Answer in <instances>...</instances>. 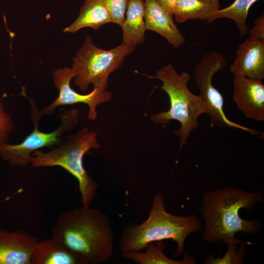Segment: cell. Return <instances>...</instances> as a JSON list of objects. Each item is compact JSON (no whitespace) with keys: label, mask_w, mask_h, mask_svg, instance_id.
Wrapping results in <instances>:
<instances>
[{"label":"cell","mask_w":264,"mask_h":264,"mask_svg":"<svg viewBox=\"0 0 264 264\" xmlns=\"http://www.w3.org/2000/svg\"><path fill=\"white\" fill-rule=\"evenodd\" d=\"M264 199L261 191L249 192L232 187L204 193L200 209L204 220L203 240L209 243H240L243 241L235 237L237 233L254 235L259 232L260 222L256 219L244 220L239 211L242 208L253 209Z\"/></svg>","instance_id":"6da1fadb"},{"label":"cell","mask_w":264,"mask_h":264,"mask_svg":"<svg viewBox=\"0 0 264 264\" xmlns=\"http://www.w3.org/2000/svg\"><path fill=\"white\" fill-rule=\"evenodd\" d=\"M233 99L245 117L264 120V85L262 79L233 74Z\"/></svg>","instance_id":"30bf717a"},{"label":"cell","mask_w":264,"mask_h":264,"mask_svg":"<svg viewBox=\"0 0 264 264\" xmlns=\"http://www.w3.org/2000/svg\"><path fill=\"white\" fill-rule=\"evenodd\" d=\"M100 148L97 133L84 128L66 136L59 145L50 151L34 152L29 164L33 167L59 166L66 170L78 181L83 206L88 207L97 196L98 184L85 170L83 160L90 150Z\"/></svg>","instance_id":"5b68a950"},{"label":"cell","mask_w":264,"mask_h":264,"mask_svg":"<svg viewBox=\"0 0 264 264\" xmlns=\"http://www.w3.org/2000/svg\"><path fill=\"white\" fill-rule=\"evenodd\" d=\"M257 0H235L229 6L220 9L207 23H211L220 18L232 20L236 23L240 35L242 37L245 36L249 30L247 24L249 10Z\"/></svg>","instance_id":"d6986e66"},{"label":"cell","mask_w":264,"mask_h":264,"mask_svg":"<svg viewBox=\"0 0 264 264\" xmlns=\"http://www.w3.org/2000/svg\"><path fill=\"white\" fill-rule=\"evenodd\" d=\"M38 239L22 230L0 229V264H31Z\"/></svg>","instance_id":"8fae6325"},{"label":"cell","mask_w":264,"mask_h":264,"mask_svg":"<svg viewBox=\"0 0 264 264\" xmlns=\"http://www.w3.org/2000/svg\"><path fill=\"white\" fill-rule=\"evenodd\" d=\"M52 74L53 82L59 90V94L49 105L41 110L38 109L37 114L39 119L43 116L53 114L60 106L84 103L88 107V119L94 120L97 116V107L111 99L112 93L106 89L94 88L90 92L86 94L75 91L71 88L70 84L71 79L74 77L71 67L56 69Z\"/></svg>","instance_id":"9c48e42d"},{"label":"cell","mask_w":264,"mask_h":264,"mask_svg":"<svg viewBox=\"0 0 264 264\" xmlns=\"http://www.w3.org/2000/svg\"><path fill=\"white\" fill-rule=\"evenodd\" d=\"M251 242H242L241 243H229L227 244V250L221 258H215L211 254L206 258L205 264H242L246 254L247 244Z\"/></svg>","instance_id":"ffe728a7"},{"label":"cell","mask_w":264,"mask_h":264,"mask_svg":"<svg viewBox=\"0 0 264 264\" xmlns=\"http://www.w3.org/2000/svg\"><path fill=\"white\" fill-rule=\"evenodd\" d=\"M135 48L122 44L110 50H104L96 46L90 36H87L73 58L71 68L74 84L82 91H86L90 84L94 88L106 89L110 74L120 68L125 58Z\"/></svg>","instance_id":"8992f818"},{"label":"cell","mask_w":264,"mask_h":264,"mask_svg":"<svg viewBox=\"0 0 264 264\" xmlns=\"http://www.w3.org/2000/svg\"><path fill=\"white\" fill-rule=\"evenodd\" d=\"M249 37L264 40V15L258 17L254 22L253 27L248 31Z\"/></svg>","instance_id":"603a6c76"},{"label":"cell","mask_w":264,"mask_h":264,"mask_svg":"<svg viewBox=\"0 0 264 264\" xmlns=\"http://www.w3.org/2000/svg\"><path fill=\"white\" fill-rule=\"evenodd\" d=\"M31 264H81L78 259L56 237L36 244Z\"/></svg>","instance_id":"9a60e30c"},{"label":"cell","mask_w":264,"mask_h":264,"mask_svg":"<svg viewBox=\"0 0 264 264\" xmlns=\"http://www.w3.org/2000/svg\"><path fill=\"white\" fill-rule=\"evenodd\" d=\"M227 61L222 54L215 51L206 53L196 65L194 77L199 91V95L209 106L210 126L229 127L240 129L252 134L259 132L230 120L223 110L224 100L222 94L212 83L213 76L224 70Z\"/></svg>","instance_id":"ba28073f"},{"label":"cell","mask_w":264,"mask_h":264,"mask_svg":"<svg viewBox=\"0 0 264 264\" xmlns=\"http://www.w3.org/2000/svg\"><path fill=\"white\" fill-rule=\"evenodd\" d=\"M144 6L146 30L159 34L175 47H179L185 43V39L175 24L173 16L157 0H145Z\"/></svg>","instance_id":"4fadbf2b"},{"label":"cell","mask_w":264,"mask_h":264,"mask_svg":"<svg viewBox=\"0 0 264 264\" xmlns=\"http://www.w3.org/2000/svg\"><path fill=\"white\" fill-rule=\"evenodd\" d=\"M109 22L112 20L104 0H86L76 19L64 29V32L75 33L85 27L98 30Z\"/></svg>","instance_id":"5bb4252c"},{"label":"cell","mask_w":264,"mask_h":264,"mask_svg":"<svg viewBox=\"0 0 264 264\" xmlns=\"http://www.w3.org/2000/svg\"><path fill=\"white\" fill-rule=\"evenodd\" d=\"M58 238L81 264L108 261L113 251V233L101 211L83 206L62 213L52 228Z\"/></svg>","instance_id":"7a4b0ae2"},{"label":"cell","mask_w":264,"mask_h":264,"mask_svg":"<svg viewBox=\"0 0 264 264\" xmlns=\"http://www.w3.org/2000/svg\"><path fill=\"white\" fill-rule=\"evenodd\" d=\"M111 16L112 22L121 26L125 20L126 12L130 0H104Z\"/></svg>","instance_id":"7402d4cb"},{"label":"cell","mask_w":264,"mask_h":264,"mask_svg":"<svg viewBox=\"0 0 264 264\" xmlns=\"http://www.w3.org/2000/svg\"><path fill=\"white\" fill-rule=\"evenodd\" d=\"M158 3L171 15H174V9L177 0H157Z\"/></svg>","instance_id":"cb8c5ba5"},{"label":"cell","mask_w":264,"mask_h":264,"mask_svg":"<svg viewBox=\"0 0 264 264\" xmlns=\"http://www.w3.org/2000/svg\"><path fill=\"white\" fill-rule=\"evenodd\" d=\"M165 244L162 241L149 243L144 252L130 251L122 252L126 259L132 260L139 264H194L195 257L186 254L183 259L175 260L167 257L163 253Z\"/></svg>","instance_id":"ac0fdd59"},{"label":"cell","mask_w":264,"mask_h":264,"mask_svg":"<svg viewBox=\"0 0 264 264\" xmlns=\"http://www.w3.org/2000/svg\"><path fill=\"white\" fill-rule=\"evenodd\" d=\"M231 73L251 78H264V40L246 39L238 47Z\"/></svg>","instance_id":"7c38bea8"},{"label":"cell","mask_w":264,"mask_h":264,"mask_svg":"<svg viewBox=\"0 0 264 264\" xmlns=\"http://www.w3.org/2000/svg\"><path fill=\"white\" fill-rule=\"evenodd\" d=\"M144 0H130L121 26L122 44L135 47L144 42Z\"/></svg>","instance_id":"2e32d148"},{"label":"cell","mask_w":264,"mask_h":264,"mask_svg":"<svg viewBox=\"0 0 264 264\" xmlns=\"http://www.w3.org/2000/svg\"><path fill=\"white\" fill-rule=\"evenodd\" d=\"M2 98L0 99V149L8 143L11 132L15 129V124L9 113L4 110Z\"/></svg>","instance_id":"44dd1931"},{"label":"cell","mask_w":264,"mask_h":264,"mask_svg":"<svg viewBox=\"0 0 264 264\" xmlns=\"http://www.w3.org/2000/svg\"><path fill=\"white\" fill-rule=\"evenodd\" d=\"M201 222L195 214L185 216L170 214L165 209L164 197L161 193L154 198L148 218L140 224L127 227L119 242L122 252L140 251L151 242L171 239L177 243L175 257L184 253L187 237L200 231Z\"/></svg>","instance_id":"3957f363"},{"label":"cell","mask_w":264,"mask_h":264,"mask_svg":"<svg viewBox=\"0 0 264 264\" xmlns=\"http://www.w3.org/2000/svg\"><path fill=\"white\" fill-rule=\"evenodd\" d=\"M31 110L30 119L34 129L23 140L17 144H6L0 149V156L5 161L14 166H26L29 164L32 153L44 147L54 148L65 139V134L78 124L79 111L77 109H60L59 127L51 132L39 130V119L37 115L38 108L33 101L30 100Z\"/></svg>","instance_id":"52a82bcc"},{"label":"cell","mask_w":264,"mask_h":264,"mask_svg":"<svg viewBox=\"0 0 264 264\" xmlns=\"http://www.w3.org/2000/svg\"><path fill=\"white\" fill-rule=\"evenodd\" d=\"M149 77L161 81L162 85L159 88L167 93L170 103L168 110L151 115V120L156 125L168 124L172 120L180 123V128L174 132L179 138L180 151L191 132L198 127V117L203 113L208 114L210 108L199 95L189 90L188 83L191 77L188 72L179 74L169 64L158 70L154 76Z\"/></svg>","instance_id":"277c9868"},{"label":"cell","mask_w":264,"mask_h":264,"mask_svg":"<svg viewBox=\"0 0 264 264\" xmlns=\"http://www.w3.org/2000/svg\"><path fill=\"white\" fill-rule=\"evenodd\" d=\"M220 9V0H177L173 17L178 23L190 20L207 22Z\"/></svg>","instance_id":"e0dca14e"}]
</instances>
